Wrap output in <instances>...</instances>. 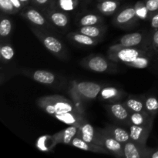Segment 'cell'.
<instances>
[{
  "instance_id": "obj_10",
  "label": "cell",
  "mask_w": 158,
  "mask_h": 158,
  "mask_svg": "<svg viewBox=\"0 0 158 158\" xmlns=\"http://www.w3.org/2000/svg\"><path fill=\"white\" fill-rule=\"evenodd\" d=\"M54 117L62 123H64L67 125H73L77 127H80V125L86 120L84 114L79 111L57 114L54 116Z\"/></svg>"
},
{
  "instance_id": "obj_11",
  "label": "cell",
  "mask_w": 158,
  "mask_h": 158,
  "mask_svg": "<svg viewBox=\"0 0 158 158\" xmlns=\"http://www.w3.org/2000/svg\"><path fill=\"white\" fill-rule=\"evenodd\" d=\"M71 145L74 148H77L78 149L83 150V151H91V152L95 153H102V154H108V151L103 147L99 146V145L94 144V143H88L85 141L80 137L76 136L71 141Z\"/></svg>"
},
{
  "instance_id": "obj_37",
  "label": "cell",
  "mask_w": 158,
  "mask_h": 158,
  "mask_svg": "<svg viewBox=\"0 0 158 158\" xmlns=\"http://www.w3.org/2000/svg\"><path fill=\"white\" fill-rule=\"evenodd\" d=\"M153 43L155 46H158V30L156 31L153 35Z\"/></svg>"
},
{
  "instance_id": "obj_19",
  "label": "cell",
  "mask_w": 158,
  "mask_h": 158,
  "mask_svg": "<svg viewBox=\"0 0 158 158\" xmlns=\"http://www.w3.org/2000/svg\"><path fill=\"white\" fill-rule=\"evenodd\" d=\"M32 79L43 84H52L55 82L56 77L49 71L35 70L32 73Z\"/></svg>"
},
{
  "instance_id": "obj_32",
  "label": "cell",
  "mask_w": 158,
  "mask_h": 158,
  "mask_svg": "<svg viewBox=\"0 0 158 158\" xmlns=\"http://www.w3.org/2000/svg\"><path fill=\"white\" fill-rule=\"evenodd\" d=\"M0 8L1 10L6 13L12 14L18 11L10 0H0Z\"/></svg>"
},
{
  "instance_id": "obj_35",
  "label": "cell",
  "mask_w": 158,
  "mask_h": 158,
  "mask_svg": "<svg viewBox=\"0 0 158 158\" xmlns=\"http://www.w3.org/2000/svg\"><path fill=\"white\" fill-rule=\"evenodd\" d=\"M151 26L154 29H157L158 28V13L152 17V19H151Z\"/></svg>"
},
{
  "instance_id": "obj_14",
  "label": "cell",
  "mask_w": 158,
  "mask_h": 158,
  "mask_svg": "<svg viewBox=\"0 0 158 158\" xmlns=\"http://www.w3.org/2000/svg\"><path fill=\"white\" fill-rule=\"evenodd\" d=\"M78 133H77V137H80L83 139L85 141L88 142V143H94V140H95L96 137V131L94 129V127L86 122L85 120L80 127H78Z\"/></svg>"
},
{
  "instance_id": "obj_28",
  "label": "cell",
  "mask_w": 158,
  "mask_h": 158,
  "mask_svg": "<svg viewBox=\"0 0 158 158\" xmlns=\"http://www.w3.org/2000/svg\"><path fill=\"white\" fill-rule=\"evenodd\" d=\"M12 22L8 18L2 17L0 21V35L1 37H6L10 35L12 32Z\"/></svg>"
},
{
  "instance_id": "obj_31",
  "label": "cell",
  "mask_w": 158,
  "mask_h": 158,
  "mask_svg": "<svg viewBox=\"0 0 158 158\" xmlns=\"http://www.w3.org/2000/svg\"><path fill=\"white\" fill-rule=\"evenodd\" d=\"M78 4V0H59V6L64 12L73 11Z\"/></svg>"
},
{
  "instance_id": "obj_18",
  "label": "cell",
  "mask_w": 158,
  "mask_h": 158,
  "mask_svg": "<svg viewBox=\"0 0 158 158\" xmlns=\"http://www.w3.org/2000/svg\"><path fill=\"white\" fill-rule=\"evenodd\" d=\"M130 122L131 124L142 126V125L151 124V119L148 111L143 112H131Z\"/></svg>"
},
{
  "instance_id": "obj_27",
  "label": "cell",
  "mask_w": 158,
  "mask_h": 158,
  "mask_svg": "<svg viewBox=\"0 0 158 158\" xmlns=\"http://www.w3.org/2000/svg\"><path fill=\"white\" fill-rule=\"evenodd\" d=\"M150 64V60L149 58L146 56H140L137 57V59L132 62L126 63L125 65L131 67L136 68V69H144L147 68Z\"/></svg>"
},
{
  "instance_id": "obj_9",
  "label": "cell",
  "mask_w": 158,
  "mask_h": 158,
  "mask_svg": "<svg viewBox=\"0 0 158 158\" xmlns=\"http://www.w3.org/2000/svg\"><path fill=\"white\" fill-rule=\"evenodd\" d=\"M79 128L73 125H69L68 127L63 130L60 132L56 133L52 136V143L55 146L57 143H66V144H70L73 139L77 136L78 133Z\"/></svg>"
},
{
  "instance_id": "obj_29",
  "label": "cell",
  "mask_w": 158,
  "mask_h": 158,
  "mask_svg": "<svg viewBox=\"0 0 158 158\" xmlns=\"http://www.w3.org/2000/svg\"><path fill=\"white\" fill-rule=\"evenodd\" d=\"M14 49L9 44H2L0 47V56L5 61H10L14 57Z\"/></svg>"
},
{
  "instance_id": "obj_4",
  "label": "cell",
  "mask_w": 158,
  "mask_h": 158,
  "mask_svg": "<svg viewBox=\"0 0 158 158\" xmlns=\"http://www.w3.org/2000/svg\"><path fill=\"white\" fill-rule=\"evenodd\" d=\"M144 50L132 47H116L112 46L110 48L109 58L112 61L126 63L134 61L140 56H146Z\"/></svg>"
},
{
  "instance_id": "obj_6",
  "label": "cell",
  "mask_w": 158,
  "mask_h": 158,
  "mask_svg": "<svg viewBox=\"0 0 158 158\" xmlns=\"http://www.w3.org/2000/svg\"><path fill=\"white\" fill-rule=\"evenodd\" d=\"M124 157L126 158H142L149 157V149L144 144L137 143L130 140L123 144Z\"/></svg>"
},
{
  "instance_id": "obj_2",
  "label": "cell",
  "mask_w": 158,
  "mask_h": 158,
  "mask_svg": "<svg viewBox=\"0 0 158 158\" xmlns=\"http://www.w3.org/2000/svg\"><path fill=\"white\" fill-rule=\"evenodd\" d=\"M102 87L99 83L89 81L72 82L70 94L75 101L82 103L95 99L101 92Z\"/></svg>"
},
{
  "instance_id": "obj_13",
  "label": "cell",
  "mask_w": 158,
  "mask_h": 158,
  "mask_svg": "<svg viewBox=\"0 0 158 158\" xmlns=\"http://www.w3.org/2000/svg\"><path fill=\"white\" fill-rule=\"evenodd\" d=\"M110 110L111 114L117 120L121 122H130L131 111L127 109L126 106L121 103H114L110 106Z\"/></svg>"
},
{
  "instance_id": "obj_3",
  "label": "cell",
  "mask_w": 158,
  "mask_h": 158,
  "mask_svg": "<svg viewBox=\"0 0 158 158\" xmlns=\"http://www.w3.org/2000/svg\"><path fill=\"white\" fill-rule=\"evenodd\" d=\"M94 144L103 147L108 152L119 157H124L123 144L108 134L105 130L96 131Z\"/></svg>"
},
{
  "instance_id": "obj_34",
  "label": "cell",
  "mask_w": 158,
  "mask_h": 158,
  "mask_svg": "<svg viewBox=\"0 0 158 158\" xmlns=\"http://www.w3.org/2000/svg\"><path fill=\"white\" fill-rule=\"evenodd\" d=\"M144 5L148 12H154L158 10V0H147Z\"/></svg>"
},
{
  "instance_id": "obj_5",
  "label": "cell",
  "mask_w": 158,
  "mask_h": 158,
  "mask_svg": "<svg viewBox=\"0 0 158 158\" xmlns=\"http://www.w3.org/2000/svg\"><path fill=\"white\" fill-rule=\"evenodd\" d=\"M32 31L49 52L59 57L63 56L65 50L64 46L58 39L51 35H46L38 29H32Z\"/></svg>"
},
{
  "instance_id": "obj_40",
  "label": "cell",
  "mask_w": 158,
  "mask_h": 158,
  "mask_svg": "<svg viewBox=\"0 0 158 158\" xmlns=\"http://www.w3.org/2000/svg\"><path fill=\"white\" fill-rule=\"evenodd\" d=\"M20 1H21V2L23 3V5H25V4H27V3L29 2V0H20Z\"/></svg>"
},
{
  "instance_id": "obj_1",
  "label": "cell",
  "mask_w": 158,
  "mask_h": 158,
  "mask_svg": "<svg viewBox=\"0 0 158 158\" xmlns=\"http://www.w3.org/2000/svg\"><path fill=\"white\" fill-rule=\"evenodd\" d=\"M37 104L48 114L55 116L73 111H79L74 103L60 96H48L37 100ZM82 113V112H81ZM84 114V113H83Z\"/></svg>"
},
{
  "instance_id": "obj_21",
  "label": "cell",
  "mask_w": 158,
  "mask_h": 158,
  "mask_svg": "<svg viewBox=\"0 0 158 158\" xmlns=\"http://www.w3.org/2000/svg\"><path fill=\"white\" fill-rule=\"evenodd\" d=\"M69 37L75 43H78V44L83 45V46H94L97 44L98 40L95 38H92L90 36L84 35L80 32H72V33L69 34Z\"/></svg>"
},
{
  "instance_id": "obj_16",
  "label": "cell",
  "mask_w": 158,
  "mask_h": 158,
  "mask_svg": "<svg viewBox=\"0 0 158 158\" xmlns=\"http://www.w3.org/2000/svg\"><path fill=\"white\" fill-rule=\"evenodd\" d=\"M105 131L110 134L114 138L118 140L119 142L124 144L127 141L131 140V137H130V133H128L126 130L123 129L121 127H118L114 126H109L107 128L105 129Z\"/></svg>"
},
{
  "instance_id": "obj_26",
  "label": "cell",
  "mask_w": 158,
  "mask_h": 158,
  "mask_svg": "<svg viewBox=\"0 0 158 158\" xmlns=\"http://www.w3.org/2000/svg\"><path fill=\"white\" fill-rule=\"evenodd\" d=\"M101 21V19L98 15L95 14H87L85 15L80 19V25L81 26H96L98 25Z\"/></svg>"
},
{
  "instance_id": "obj_17",
  "label": "cell",
  "mask_w": 158,
  "mask_h": 158,
  "mask_svg": "<svg viewBox=\"0 0 158 158\" xmlns=\"http://www.w3.org/2000/svg\"><path fill=\"white\" fill-rule=\"evenodd\" d=\"M136 8L129 7L121 11L115 18V23L118 25H125L133 21L137 17Z\"/></svg>"
},
{
  "instance_id": "obj_12",
  "label": "cell",
  "mask_w": 158,
  "mask_h": 158,
  "mask_svg": "<svg viewBox=\"0 0 158 158\" xmlns=\"http://www.w3.org/2000/svg\"><path fill=\"white\" fill-rule=\"evenodd\" d=\"M143 41V35L140 32H133L122 36L120 43L114 45L116 47H134L138 46Z\"/></svg>"
},
{
  "instance_id": "obj_20",
  "label": "cell",
  "mask_w": 158,
  "mask_h": 158,
  "mask_svg": "<svg viewBox=\"0 0 158 158\" xmlns=\"http://www.w3.org/2000/svg\"><path fill=\"white\" fill-rule=\"evenodd\" d=\"M47 15L49 20L57 27L65 28L69 23V18L64 12L52 11L48 12Z\"/></svg>"
},
{
  "instance_id": "obj_8",
  "label": "cell",
  "mask_w": 158,
  "mask_h": 158,
  "mask_svg": "<svg viewBox=\"0 0 158 158\" xmlns=\"http://www.w3.org/2000/svg\"><path fill=\"white\" fill-rule=\"evenodd\" d=\"M151 129V124L142 125V126L131 124L130 126L129 132L131 140L134 142H137V143L145 145L147 139L149 137Z\"/></svg>"
},
{
  "instance_id": "obj_39",
  "label": "cell",
  "mask_w": 158,
  "mask_h": 158,
  "mask_svg": "<svg viewBox=\"0 0 158 158\" xmlns=\"http://www.w3.org/2000/svg\"><path fill=\"white\" fill-rule=\"evenodd\" d=\"M150 157H151V158H158V151H155V152L153 153L152 154H151V155H150Z\"/></svg>"
},
{
  "instance_id": "obj_38",
  "label": "cell",
  "mask_w": 158,
  "mask_h": 158,
  "mask_svg": "<svg viewBox=\"0 0 158 158\" xmlns=\"http://www.w3.org/2000/svg\"><path fill=\"white\" fill-rule=\"evenodd\" d=\"M34 1L36 4L40 5V6H45L49 2V0H34Z\"/></svg>"
},
{
  "instance_id": "obj_36",
  "label": "cell",
  "mask_w": 158,
  "mask_h": 158,
  "mask_svg": "<svg viewBox=\"0 0 158 158\" xmlns=\"http://www.w3.org/2000/svg\"><path fill=\"white\" fill-rule=\"evenodd\" d=\"M11 2H12V3L13 4V6H15V9H17V10H20V9H22V7H23V4L21 2V1L20 0H10Z\"/></svg>"
},
{
  "instance_id": "obj_15",
  "label": "cell",
  "mask_w": 158,
  "mask_h": 158,
  "mask_svg": "<svg viewBox=\"0 0 158 158\" xmlns=\"http://www.w3.org/2000/svg\"><path fill=\"white\" fill-rule=\"evenodd\" d=\"M22 14L25 18L27 19L30 23L36 26H46L47 24L45 17L35 9L28 8V9H24Z\"/></svg>"
},
{
  "instance_id": "obj_24",
  "label": "cell",
  "mask_w": 158,
  "mask_h": 158,
  "mask_svg": "<svg viewBox=\"0 0 158 158\" xmlns=\"http://www.w3.org/2000/svg\"><path fill=\"white\" fill-rule=\"evenodd\" d=\"M125 106L131 112H143L145 109L144 102L134 98H129L125 102Z\"/></svg>"
},
{
  "instance_id": "obj_33",
  "label": "cell",
  "mask_w": 158,
  "mask_h": 158,
  "mask_svg": "<svg viewBox=\"0 0 158 158\" xmlns=\"http://www.w3.org/2000/svg\"><path fill=\"white\" fill-rule=\"evenodd\" d=\"M49 138H50V137H48V136H43V137H40L36 142L37 148L42 151H50L51 148L49 147H48L46 143Z\"/></svg>"
},
{
  "instance_id": "obj_23",
  "label": "cell",
  "mask_w": 158,
  "mask_h": 158,
  "mask_svg": "<svg viewBox=\"0 0 158 158\" xmlns=\"http://www.w3.org/2000/svg\"><path fill=\"white\" fill-rule=\"evenodd\" d=\"M79 32L92 37V38L97 39V37L102 35L103 32V29L100 26H98L97 25H96V26H81V28L79 29Z\"/></svg>"
},
{
  "instance_id": "obj_30",
  "label": "cell",
  "mask_w": 158,
  "mask_h": 158,
  "mask_svg": "<svg viewBox=\"0 0 158 158\" xmlns=\"http://www.w3.org/2000/svg\"><path fill=\"white\" fill-rule=\"evenodd\" d=\"M145 109L150 114L153 115L158 110V100L155 97H148L144 102Z\"/></svg>"
},
{
  "instance_id": "obj_25",
  "label": "cell",
  "mask_w": 158,
  "mask_h": 158,
  "mask_svg": "<svg viewBox=\"0 0 158 158\" xmlns=\"http://www.w3.org/2000/svg\"><path fill=\"white\" fill-rule=\"evenodd\" d=\"M100 96H101V98L105 100H113L120 98L121 94H120V91L117 88L108 86L101 89Z\"/></svg>"
},
{
  "instance_id": "obj_7",
  "label": "cell",
  "mask_w": 158,
  "mask_h": 158,
  "mask_svg": "<svg viewBox=\"0 0 158 158\" xmlns=\"http://www.w3.org/2000/svg\"><path fill=\"white\" fill-rule=\"evenodd\" d=\"M82 63L85 67L96 73L106 72L110 66L107 60L100 56H94L85 59Z\"/></svg>"
},
{
  "instance_id": "obj_22",
  "label": "cell",
  "mask_w": 158,
  "mask_h": 158,
  "mask_svg": "<svg viewBox=\"0 0 158 158\" xmlns=\"http://www.w3.org/2000/svg\"><path fill=\"white\" fill-rule=\"evenodd\" d=\"M120 2L115 0H103L98 4L97 7L100 12L106 15H111L116 12L119 7Z\"/></svg>"
}]
</instances>
